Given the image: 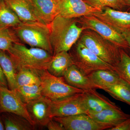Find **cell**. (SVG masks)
Masks as SVG:
<instances>
[{
  "label": "cell",
  "mask_w": 130,
  "mask_h": 130,
  "mask_svg": "<svg viewBox=\"0 0 130 130\" xmlns=\"http://www.w3.org/2000/svg\"><path fill=\"white\" fill-rule=\"evenodd\" d=\"M68 52L73 65L85 75L97 70H113V67L102 60L78 40Z\"/></svg>",
  "instance_id": "5b68a950"
},
{
  "label": "cell",
  "mask_w": 130,
  "mask_h": 130,
  "mask_svg": "<svg viewBox=\"0 0 130 130\" xmlns=\"http://www.w3.org/2000/svg\"><path fill=\"white\" fill-rule=\"evenodd\" d=\"M28 1L43 23L48 25L58 15L60 0Z\"/></svg>",
  "instance_id": "5bb4252c"
},
{
  "label": "cell",
  "mask_w": 130,
  "mask_h": 130,
  "mask_svg": "<svg viewBox=\"0 0 130 130\" xmlns=\"http://www.w3.org/2000/svg\"><path fill=\"white\" fill-rule=\"evenodd\" d=\"M21 23L18 16L5 0H0V27L13 28Z\"/></svg>",
  "instance_id": "cb8c5ba5"
},
{
  "label": "cell",
  "mask_w": 130,
  "mask_h": 130,
  "mask_svg": "<svg viewBox=\"0 0 130 130\" xmlns=\"http://www.w3.org/2000/svg\"><path fill=\"white\" fill-rule=\"evenodd\" d=\"M7 52L13 60L16 70L26 68L40 72L47 70L53 56L45 50L27 47L20 42L14 43Z\"/></svg>",
  "instance_id": "7a4b0ae2"
},
{
  "label": "cell",
  "mask_w": 130,
  "mask_h": 130,
  "mask_svg": "<svg viewBox=\"0 0 130 130\" xmlns=\"http://www.w3.org/2000/svg\"><path fill=\"white\" fill-rule=\"evenodd\" d=\"M88 76L94 84L103 90L112 86L120 78L114 70H96Z\"/></svg>",
  "instance_id": "44dd1931"
},
{
  "label": "cell",
  "mask_w": 130,
  "mask_h": 130,
  "mask_svg": "<svg viewBox=\"0 0 130 130\" xmlns=\"http://www.w3.org/2000/svg\"><path fill=\"white\" fill-rule=\"evenodd\" d=\"M113 70L130 86V55L123 49H120V60L114 67Z\"/></svg>",
  "instance_id": "4316f807"
},
{
  "label": "cell",
  "mask_w": 130,
  "mask_h": 130,
  "mask_svg": "<svg viewBox=\"0 0 130 130\" xmlns=\"http://www.w3.org/2000/svg\"><path fill=\"white\" fill-rule=\"evenodd\" d=\"M5 130V126H4V124L3 122L1 113H0V130Z\"/></svg>",
  "instance_id": "e575fe53"
},
{
  "label": "cell",
  "mask_w": 130,
  "mask_h": 130,
  "mask_svg": "<svg viewBox=\"0 0 130 130\" xmlns=\"http://www.w3.org/2000/svg\"><path fill=\"white\" fill-rule=\"evenodd\" d=\"M103 90L114 99L130 106V86L121 78L112 86Z\"/></svg>",
  "instance_id": "603a6c76"
},
{
  "label": "cell",
  "mask_w": 130,
  "mask_h": 130,
  "mask_svg": "<svg viewBox=\"0 0 130 130\" xmlns=\"http://www.w3.org/2000/svg\"><path fill=\"white\" fill-rule=\"evenodd\" d=\"M5 1L9 7L16 13L21 22H38L43 23L35 14L28 0Z\"/></svg>",
  "instance_id": "ac0fdd59"
},
{
  "label": "cell",
  "mask_w": 130,
  "mask_h": 130,
  "mask_svg": "<svg viewBox=\"0 0 130 130\" xmlns=\"http://www.w3.org/2000/svg\"><path fill=\"white\" fill-rule=\"evenodd\" d=\"M102 11L91 6L84 0H60L58 15L66 18L78 19Z\"/></svg>",
  "instance_id": "8fae6325"
},
{
  "label": "cell",
  "mask_w": 130,
  "mask_h": 130,
  "mask_svg": "<svg viewBox=\"0 0 130 130\" xmlns=\"http://www.w3.org/2000/svg\"><path fill=\"white\" fill-rule=\"evenodd\" d=\"M3 122L6 130H35L33 125L23 116L12 113H1Z\"/></svg>",
  "instance_id": "7402d4cb"
},
{
  "label": "cell",
  "mask_w": 130,
  "mask_h": 130,
  "mask_svg": "<svg viewBox=\"0 0 130 130\" xmlns=\"http://www.w3.org/2000/svg\"><path fill=\"white\" fill-rule=\"evenodd\" d=\"M15 91L25 104L42 96L41 84L18 86Z\"/></svg>",
  "instance_id": "484cf974"
},
{
  "label": "cell",
  "mask_w": 130,
  "mask_h": 130,
  "mask_svg": "<svg viewBox=\"0 0 130 130\" xmlns=\"http://www.w3.org/2000/svg\"><path fill=\"white\" fill-rule=\"evenodd\" d=\"M96 89L84 90L83 97L88 114L96 113L104 109L117 106L108 98L100 94Z\"/></svg>",
  "instance_id": "9a60e30c"
},
{
  "label": "cell",
  "mask_w": 130,
  "mask_h": 130,
  "mask_svg": "<svg viewBox=\"0 0 130 130\" xmlns=\"http://www.w3.org/2000/svg\"><path fill=\"white\" fill-rule=\"evenodd\" d=\"M81 26L97 32L101 36L126 51L129 50L127 42L123 34L93 14L86 15L77 19Z\"/></svg>",
  "instance_id": "52a82bcc"
},
{
  "label": "cell",
  "mask_w": 130,
  "mask_h": 130,
  "mask_svg": "<svg viewBox=\"0 0 130 130\" xmlns=\"http://www.w3.org/2000/svg\"><path fill=\"white\" fill-rule=\"evenodd\" d=\"M78 40L99 58L115 67L120 59V49L97 32L89 29L84 30Z\"/></svg>",
  "instance_id": "277c9868"
},
{
  "label": "cell",
  "mask_w": 130,
  "mask_h": 130,
  "mask_svg": "<svg viewBox=\"0 0 130 130\" xmlns=\"http://www.w3.org/2000/svg\"><path fill=\"white\" fill-rule=\"evenodd\" d=\"M53 118L61 123L65 130H108L112 127L96 122L89 115L85 113Z\"/></svg>",
  "instance_id": "30bf717a"
},
{
  "label": "cell",
  "mask_w": 130,
  "mask_h": 130,
  "mask_svg": "<svg viewBox=\"0 0 130 130\" xmlns=\"http://www.w3.org/2000/svg\"><path fill=\"white\" fill-rule=\"evenodd\" d=\"M20 42L12 28L0 27V50L7 51L14 43Z\"/></svg>",
  "instance_id": "83f0119b"
},
{
  "label": "cell",
  "mask_w": 130,
  "mask_h": 130,
  "mask_svg": "<svg viewBox=\"0 0 130 130\" xmlns=\"http://www.w3.org/2000/svg\"><path fill=\"white\" fill-rule=\"evenodd\" d=\"M39 74L42 95L51 101L60 100L84 91L68 84L63 77L55 76L47 70L40 72Z\"/></svg>",
  "instance_id": "8992f818"
},
{
  "label": "cell",
  "mask_w": 130,
  "mask_h": 130,
  "mask_svg": "<svg viewBox=\"0 0 130 130\" xmlns=\"http://www.w3.org/2000/svg\"><path fill=\"white\" fill-rule=\"evenodd\" d=\"M124 9H126V11L130 12V0H123Z\"/></svg>",
  "instance_id": "836d02e7"
},
{
  "label": "cell",
  "mask_w": 130,
  "mask_h": 130,
  "mask_svg": "<svg viewBox=\"0 0 130 130\" xmlns=\"http://www.w3.org/2000/svg\"><path fill=\"white\" fill-rule=\"evenodd\" d=\"M95 121L113 127L130 118V115L126 113L118 106L109 108L96 113L89 114Z\"/></svg>",
  "instance_id": "2e32d148"
},
{
  "label": "cell",
  "mask_w": 130,
  "mask_h": 130,
  "mask_svg": "<svg viewBox=\"0 0 130 130\" xmlns=\"http://www.w3.org/2000/svg\"><path fill=\"white\" fill-rule=\"evenodd\" d=\"M0 86L8 88L7 81L4 73L3 72L1 66H0Z\"/></svg>",
  "instance_id": "1f68e13d"
},
{
  "label": "cell",
  "mask_w": 130,
  "mask_h": 130,
  "mask_svg": "<svg viewBox=\"0 0 130 130\" xmlns=\"http://www.w3.org/2000/svg\"><path fill=\"white\" fill-rule=\"evenodd\" d=\"M50 103L53 118L88 114L84 102L83 92L56 101H51Z\"/></svg>",
  "instance_id": "ba28073f"
},
{
  "label": "cell",
  "mask_w": 130,
  "mask_h": 130,
  "mask_svg": "<svg viewBox=\"0 0 130 130\" xmlns=\"http://www.w3.org/2000/svg\"><path fill=\"white\" fill-rule=\"evenodd\" d=\"M48 26L53 55L61 51H69L86 29L78 23L77 19L66 18L59 15Z\"/></svg>",
  "instance_id": "6da1fadb"
},
{
  "label": "cell",
  "mask_w": 130,
  "mask_h": 130,
  "mask_svg": "<svg viewBox=\"0 0 130 130\" xmlns=\"http://www.w3.org/2000/svg\"><path fill=\"white\" fill-rule=\"evenodd\" d=\"M108 130H130V117Z\"/></svg>",
  "instance_id": "f546056e"
},
{
  "label": "cell",
  "mask_w": 130,
  "mask_h": 130,
  "mask_svg": "<svg viewBox=\"0 0 130 130\" xmlns=\"http://www.w3.org/2000/svg\"><path fill=\"white\" fill-rule=\"evenodd\" d=\"M50 102L51 100L42 96L26 104L28 113L35 125L46 126L53 119Z\"/></svg>",
  "instance_id": "7c38bea8"
},
{
  "label": "cell",
  "mask_w": 130,
  "mask_h": 130,
  "mask_svg": "<svg viewBox=\"0 0 130 130\" xmlns=\"http://www.w3.org/2000/svg\"><path fill=\"white\" fill-rule=\"evenodd\" d=\"M122 34L128 42L130 50V30H126L122 32Z\"/></svg>",
  "instance_id": "d6a6232c"
},
{
  "label": "cell",
  "mask_w": 130,
  "mask_h": 130,
  "mask_svg": "<svg viewBox=\"0 0 130 130\" xmlns=\"http://www.w3.org/2000/svg\"><path fill=\"white\" fill-rule=\"evenodd\" d=\"M5 112L23 116L36 126L28 113L26 104L16 91L0 86V113Z\"/></svg>",
  "instance_id": "9c48e42d"
},
{
  "label": "cell",
  "mask_w": 130,
  "mask_h": 130,
  "mask_svg": "<svg viewBox=\"0 0 130 130\" xmlns=\"http://www.w3.org/2000/svg\"><path fill=\"white\" fill-rule=\"evenodd\" d=\"M12 29L19 41L31 47L43 49L53 55L48 25L38 22H21Z\"/></svg>",
  "instance_id": "3957f363"
},
{
  "label": "cell",
  "mask_w": 130,
  "mask_h": 130,
  "mask_svg": "<svg viewBox=\"0 0 130 130\" xmlns=\"http://www.w3.org/2000/svg\"><path fill=\"white\" fill-rule=\"evenodd\" d=\"M0 66L7 81L8 88L16 90L18 88L16 81V66L7 52L1 50Z\"/></svg>",
  "instance_id": "ffe728a7"
},
{
  "label": "cell",
  "mask_w": 130,
  "mask_h": 130,
  "mask_svg": "<svg viewBox=\"0 0 130 130\" xmlns=\"http://www.w3.org/2000/svg\"><path fill=\"white\" fill-rule=\"evenodd\" d=\"M87 4L93 7L103 10L105 7H108L124 11V7L123 0H84Z\"/></svg>",
  "instance_id": "f1b7e54d"
},
{
  "label": "cell",
  "mask_w": 130,
  "mask_h": 130,
  "mask_svg": "<svg viewBox=\"0 0 130 130\" xmlns=\"http://www.w3.org/2000/svg\"><path fill=\"white\" fill-rule=\"evenodd\" d=\"M63 77L68 84L76 88L83 90L99 89L93 84L88 75L84 74L73 64L67 70Z\"/></svg>",
  "instance_id": "e0dca14e"
},
{
  "label": "cell",
  "mask_w": 130,
  "mask_h": 130,
  "mask_svg": "<svg viewBox=\"0 0 130 130\" xmlns=\"http://www.w3.org/2000/svg\"><path fill=\"white\" fill-rule=\"evenodd\" d=\"M73 64L69 52L61 51L53 55L47 70L55 76L63 77L67 70Z\"/></svg>",
  "instance_id": "d6986e66"
},
{
  "label": "cell",
  "mask_w": 130,
  "mask_h": 130,
  "mask_svg": "<svg viewBox=\"0 0 130 130\" xmlns=\"http://www.w3.org/2000/svg\"><path fill=\"white\" fill-rule=\"evenodd\" d=\"M92 14L121 33L130 30V12L105 7L102 11Z\"/></svg>",
  "instance_id": "4fadbf2b"
},
{
  "label": "cell",
  "mask_w": 130,
  "mask_h": 130,
  "mask_svg": "<svg viewBox=\"0 0 130 130\" xmlns=\"http://www.w3.org/2000/svg\"><path fill=\"white\" fill-rule=\"evenodd\" d=\"M46 127L49 130H65L63 125L53 118L50 121Z\"/></svg>",
  "instance_id": "4dcf8cb0"
},
{
  "label": "cell",
  "mask_w": 130,
  "mask_h": 130,
  "mask_svg": "<svg viewBox=\"0 0 130 130\" xmlns=\"http://www.w3.org/2000/svg\"><path fill=\"white\" fill-rule=\"evenodd\" d=\"M39 72L26 68L17 70L16 81L18 87L41 84Z\"/></svg>",
  "instance_id": "d4e9b609"
}]
</instances>
